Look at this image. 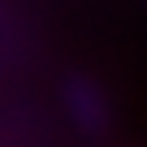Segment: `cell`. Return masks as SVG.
<instances>
[{
    "instance_id": "6da1fadb",
    "label": "cell",
    "mask_w": 147,
    "mask_h": 147,
    "mask_svg": "<svg viewBox=\"0 0 147 147\" xmlns=\"http://www.w3.org/2000/svg\"><path fill=\"white\" fill-rule=\"evenodd\" d=\"M65 103L86 130H103L106 127V99L89 79H72L65 86Z\"/></svg>"
}]
</instances>
